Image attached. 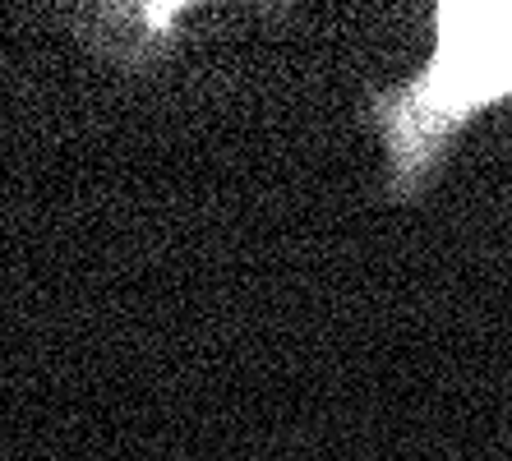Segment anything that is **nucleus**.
<instances>
[{"label":"nucleus","instance_id":"f257e3e1","mask_svg":"<svg viewBox=\"0 0 512 461\" xmlns=\"http://www.w3.org/2000/svg\"><path fill=\"white\" fill-rule=\"evenodd\" d=\"M429 28L434 47L416 79L379 88L365 102L379 125L393 199H416L457 134L512 97V5H434Z\"/></svg>","mask_w":512,"mask_h":461}]
</instances>
